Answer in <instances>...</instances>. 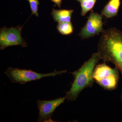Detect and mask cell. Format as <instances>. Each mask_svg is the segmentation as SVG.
<instances>
[{
	"mask_svg": "<svg viewBox=\"0 0 122 122\" xmlns=\"http://www.w3.org/2000/svg\"><path fill=\"white\" fill-rule=\"evenodd\" d=\"M118 70L116 67L112 68L105 63L99 64L94 70L93 79L105 90H113L118 86L119 78Z\"/></svg>",
	"mask_w": 122,
	"mask_h": 122,
	"instance_id": "cell-3",
	"label": "cell"
},
{
	"mask_svg": "<svg viewBox=\"0 0 122 122\" xmlns=\"http://www.w3.org/2000/svg\"><path fill=\"white\" fill-rule=\"evenodd\" d=\"M52 2H54L55 4L57 5L58 7L61 8V4L62 0H51Z\"/></svg>",
	"mask_w": 122,
	"mask_h": 122,
	"instance_id": "cell-13",
	"label": "cell"
},
{
	"mask_svg": "<svg viewBox=\"0 0 122 122\" xmlns=\"http://www.w3.org/2000/svg\"></svg>",
	"mask_w": 122,
	"mask_h": 122,
	"instance_id": "cell-15",
	"label": "cell"
},
{
	"mask_svg": "<svg viewBox=\"0 0 122 122\" xmlns=\"http://www.w3.org/2000/svg\"><path fill=\"white\" fill-rule=\"evenodd\" d=\"M57 28L59 32L63 35H70L73 31V27L71 22L58 23Z\"/></svg>",
	"mask_w": 122,
	"mask_h": 122,
	"instance_id": "cell-10",
	"label": "cell"
},
{
	"mask_svg": "<svg viewBox=\"0 0 122 122\" xmlns=\"http://www.w3.org/2000/svg\"><path fill=\"white\" fill-rule=\"evenodd\" d=\"M103 30L102 15L92 11L88 17L86 24L78 35L82 39H86L102 33Z\"/></svg>",
	"mask_w": 122,
	"mask_h": 122,
	"instance_id": "cell-6",
	"label": "cell"
},
{
	"mask_svg": "<svg viewBox=\"0 0 122 122\" xmlns=\"http://www.w3.org/2000/svg\"><path fill=\"white\" fill-rule=\"evenodd\" d=\"M66 99L65 97L51 100H38L37 103L39 111L38 122H53L51 117L55 110Z\"/></svg>",
	"mask_w": 122,
	"mask_h": 122,
	"instance_id": "cell-7",
	"label": "cell"
},
{
	"mask_svg": "<svg viewBox=\"0 0 122 122\" xmlns=\"http://www.w3.org/2000/svg\"><path fill=\"white\" fill-rule=\"evenodd\" d=\"M100 60L98 53H94L78 70L71 73L74 77V80L70 89L66 94V99L75 101L84 89L92 86L95 81L93 78L94 70Z\"/></svg>",
	"mask_w": 122,
	"mask_h": 122,
	"instance_id": "cell-2",
	"label": "cell"
},
{
	"mask_svg": "<svg viewBox=\"0 0 122 122\" xmlns=\"http://www.w3.org/2000/svg\"><path fill=\"white\" fill-rule=\"evenodd\" d=\"M29 3L32 14L38 16V6L39 4L38 0H27Z\"/></svg>",
	"mask_w": 122,
	"mask_h": 122,
	"instance_id": "cell-12",
	"label": "cell"
},
{
	"mask_svg": "<svg viewBox=\"0 0 122 122\" xmlns=\"http://www.w3.org/2000/svg\"><path fill=\"white\" fill-rule=\"evenodd\" d=\"M66 72L67 70L57 71L55 70L52 73L41 74L37 73L31 70L9 67L5 72V74L13 83L24 84L29 82L37 81L45 77H54L56 75H61Z\"/></svg>",
	"mask_w": 122,
	"mask_h": 122,
	"instance_id": "cell-4",
	"label": "cell"
},
{
	"mask_svg": "<svg viewBox=\"0 0 122 122\" xmlns=\"http://www.w3.org/2000/svg\"><path fill=\"white\" fill-rule=\"evenodd\" d=\"M73 12L72 10H55L53 9L51 15L54 20L58 23L71 22Z\"/></svg>",
	"mask_w": 122,
	"mask_h": 122,
	"instance_id": "cell-9",
	"label": "cell"
},
{
	"mask_svg": "<svg viewBox=\"0 0 122 122\" xmlns=\"http://www.w3.org/2000/svg\"><path fill=\"white\" fill-rule=\"evenodd\" d=\"M120 4V0H110L103 9L101 15L107 18L115 16L117 15Z\"/></svg>",
	"mask_w": 122,
	"mask_h": 122,
	"instance_id": "cell-8",
	"label": "cell"
},
{
	"mask_svg": "<svg viewBox=\"0 0 122 122\" xmlns=\"http://www.w3.org/2000/svg\"><path fill=\"white\" fill-rule=\"evenodd\" d=\"M96 1V0H81V2L82 16H85L87 12L93 9Z\"/></svg>",
	"mask_w": 122,
	"mask_h": 122,
	"instance_id": "cell-11",
	"label": "cell"
},
{
	"mask_svg": "<svg viewBox=\"0 0 122 122\" xmlns=\"http://www.w3.org/2000/svg\"><path fill=\"white\" fill-rule=\"evenodd\" d=\"M21 27L20 26L14 28L4 27L0 31V48L1 50L9 46H21L26 47L27 44L21 37Z\"/></svg>",
	"mask_w": 122,
	"mask_h": 122,
	"instance_id": "cell-5",
	"label": "cell"
},
{
	"mask_svg": "<svg viewBox=\"0 0 122 122\" xmlns=\"http://www.w3.org/2000/svg\"><path fill=\"white\" fill-rule=\"evenodd\" d=\"M77 0L78 1H80V2H81V0Z\"/></svg>",
	"mask_w": 122,
	"mask_h": 122,
	"instance_id": "cell-14",
	"label": "cell"
},
{
	"mask_svg": "<svg viewBox=\"0 0 122 122\" xmlns=\"http://www.w3.org/2000/svg\"><path fill=\"white\" fill-rule=\"evenodd\" d=\"M102 33L97 52L101 60L114 64L122 76V33L115 28H111Z\"/></svg>",
	"mask_w": 122,
	"mask_h": 122,
	"instance_id": "cell-1",
	"label": "cell"
}]
</instances>
